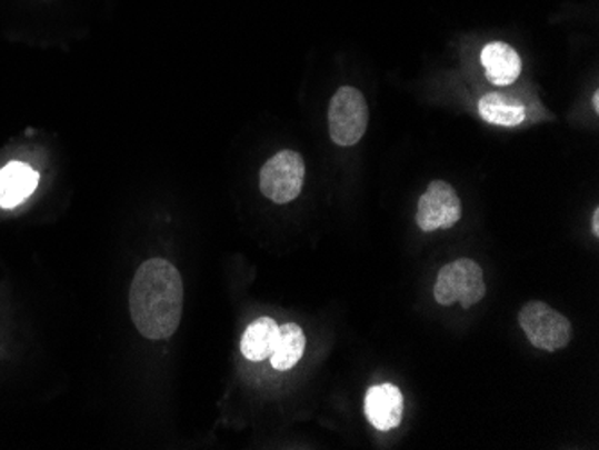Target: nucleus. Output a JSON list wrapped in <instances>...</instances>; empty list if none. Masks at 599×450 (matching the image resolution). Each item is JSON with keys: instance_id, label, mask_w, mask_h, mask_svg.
<instances>
[{"instance_id": "12", "label": "nucleus", "mask_w": 599, "mask_h": 450, "mask_svg": "<svg viewBox=\"0 0 599 450\" xmlns=\"http://www.w3.org/2000/svg\"><path fill=\"white\" fill-rule=\"evenodd\" d=\"M479 116L490 124L505 126V128H516L522 124L526 119V110L519 101L508 98L505 93H487L479 101Z\"/></svg>"}, {"instance_id": "7", "label": "nucleus", "mask_w": 599, "mask_h": 450, "mask_svg": "<svg viewBox=\"0 0 599 450\" xmlns=\"http://www.w3.org/2000/svg\"><path fill=\"white\" fill-rule=\"evenodd\" d=\"M368 422L379 431L399 428L405 414V397L393 384L373 386L365 399Z\"/></svg>"}, {"instance_id": "5", "label": "nucleus", "mask_w": 599, "mask_h": 450, "mask_svg": "<svg viewBox=\"0 0 599 450\" xmlns=\"http://www.w3.org/2000/svg\"><path fill=\"white\" fill-rule=\"evenodd\" d=\"M368 126L367 99L353 87H343L330 99L329 131L336 144L350 148L358 144Z\"/></svg>"}, {"instance_id": "1", "label": "nucleus", "mask_w": 599, "mask_h": 450, "mask_svg": "<svg viewBox=\"0 0 599 450\" xmlns=\"http://www.w3.org/2000/svg\"><path fill=\"white\" fill-rule=\"evenodd\" d=\"M183 312V280L180 271L163 259L140 264L130 286V314L146 339L171 338Z\"/></svg>"}, {"instance_id": "14", "label": "nucleus", "mask_w": 599, "mask_h": 450, "mask_svg": "<svg viewBox=\"0 0 599 450\" xmlns=\"http://www.w3.org/2000/svg\"><path fill=\"white\" fill-rule=\"evenodd\" d=\"M592 104H595V110L598 112L599 110V92L595 93V98H592Z\"/></svg>"}, {"instance_id": "2", "label": "nucleus", "mask_w": 599, "mask_h": 450, "mask_svg": "<svg viewBox=\"0 0 599 450\" xmlns=\"http://www.w3.org/2000/svg\"><path fill=\"white\" fill-rule=\"evenodd\" d=\"M487 294L483 270L475 260L460 259L443 266L435 283V298L440 306L449 307L461 303L470 309L483 300Z\"/></svg>"}, {"instance_id": "10", "label": "nucleus", "mask_w": 599, "mask_h": 450, "mask_svg": "<svg viewBox=\"0 0 599 450\" xmlns=\"http://www.w3.org/2000/svg\"><path fill=\"white\" fill-rule=\"evenodd\" d=\"M279 339V326L273 318L262 316L251 321L241 339V352L248 361L259 362L270 359Z\"/></svg>"}, {"instance_id": "3", "label": "nucleus", "mask_w": 599, "mask_h": 450, "mask_svg": "<svg viewBox=\"0 0 599 450\" xmlns=\"http://www.w3.org/2000/svg\"><path fill=\"white\" fill-rule=\"evenodd\" d=\"M519 323L531 347L546 352L566 349L571 341V321L543 302L526 303L519 312Z\"/></svg>"}, {"instance_id": "4", "label": "nucleus", "mask_w": 599, "mask_h": 450, "mask_svg": "<svg viewBox=\"0 0 599 450\" xmlns=\"http://www.w3.org/2000/svg\"><path fill=\"white\" fill-rule=\"evenodd\" d=\"M306 163L300 154L283 149L260 169V192L273 203H289L302 192Z\"/></svg>"}, {"instance_id": "6", "label": "nucleus", "mask_w": 599, "mask_h": 450, "mask_svg": "<svg viewBox=\"0 0 599 450\" xmlns=\"http://www.w3.org/2000/svg\"><path fill=\"white\" fill-rule=\"evenodd\" d=\"M461 218V201L455 189L446 181H432L423 192L417 210V224L422 232L447 230Z\"/></svg>"}, {"instance_id": "8", "label": "nucleus", "mask_w": 599, "mask_h": 450, "mask_svg": "<svg viewBox=\"0 0 599 450\" xmlns=\"http://www.w3.org/2000/svg\"><path fill=\"white\" fill-rule=\"evenodd\" d=\"M40 174L29 163L10 162L0 169V209H14L37 189Z\"/></svg>"}, {"instance_id": "9", "label": "nucleus", "mask_w": 599, "mask_h": 450, "mask_svg": "<svg viewBox=\"0 0 599 450\" xmlns=\"http://www.w3.org/2000/svg\"><path fill=\"white\" fill-rule=\"evenodd\" d=\"M481 63L487 70V78L496 87L516 83L522 70V61L513 47L505 42H492L481 52Z\"/></svg>"}, {"instance_id": "13", "label": "nucleus", "mask_w": 599, "mask_h": 450, "mask_svg": "<svg viewBox=\"0 0 599 450\" xmlns=\"http://www.w3.org/2000/svg\"><path fill=\"white\" fill-rule=\"evenodd\" d=\"M592 232L595 236H599V209H596L595 214H592Z\"/></svg>"}, {"instance_id": "11", "label": "nucleus", "mask_w": 599, "mask_h": 450, "mask_svg": "<svg viewBox=\"0 0 599 450\" xmlns=\"http://www.w3.org/2000/svg\"><path fill=\"white\" fill-rule=\"evenodd\" d=\"M306 352V334L297 323H286L279 327V339L271 353V367L279 372H288L297 367L298 361L302 359Z\"/></svg>"}]
</instances>
